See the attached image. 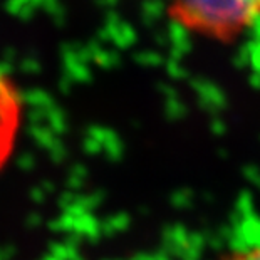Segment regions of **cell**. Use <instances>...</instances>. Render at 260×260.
Instances as JSON below:
<instances>
[{
    "mask_svg": "<svg viewBox=\"0 0 260 260\" xmlns=\"http://www.w3.org/2000/svg\"><path fill=\"white\" fill-rule=\"evenodd\" d=\"M168 17L190 36L230 44L260 20V0H168Z\"/></svg>",
    "mask_w": 260,
    "mask_h": 260,
    "instance_id": "obj_1",
    "label": "cell"
},
{
    "mask_svg": "<svg viewBox=\"0 0 260 260\" xmlns=\"http://www.w3.org/2000/svg\"><path fill=\"white\" fill-rule=\"evenodd\" d=\"M24 121V98L7 73L0 69V171L9 163Z\"/></svg>",
    "mask_w": 260,
    "mask_h": 260,
    "instance_id": "obj_2",
    "label": "cell"
},
{
    "mask_svg": "<svg viewBox=\"0 0 260 260\" xmlns=\"http://www.w3.org/2000/svg\"><path fill=\"white\" fill-rule=\"evenodd\" d=\"M217 260H260V239L237 243L229 250H225Z\"/></svg>",
    "mask_w": 260,
    "mask_h": 260,
    "instance_id": "obj_3",
    "label": "cell"
}]
</instances>
